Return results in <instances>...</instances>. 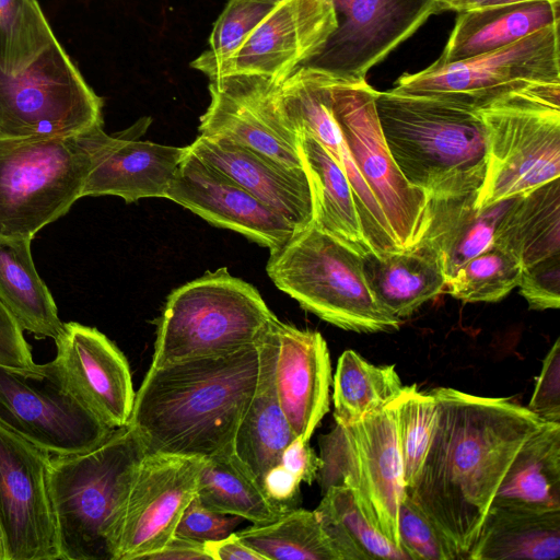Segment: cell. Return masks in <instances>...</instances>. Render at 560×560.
Instances as JSON below:
<instances>
[{
    "label": "cell",
    "mask_w": 560,
    "mask_h": 560,
    "mask_svg": "<svg viewBox=\"0 0 560 560\" xmlns=\"http://www.w3.org/2000/svg\"><path fill=\"white\" fill-rule=\"evenodd\" d=\"M436 420L423 464L406 494L467 560L515 455L545 422L505 397L451 387L431 392Z\"/></svg>",
    "instance_id": "obj_1"
},
{
    "label": "cell",
    "mask_w": 560,
    "mask_h": 560,
    "mask_svg": "<svg viewBox=\"0 0 560 560\" xmlns=\"http://www.w3.org/2000/svg\"><path fill=\"white\" fill-rule=\"evenodd\" d=\"M376 93L366 79L350 81L329 73L332 115L396 244L404 248L415 245L424 232L429 197L411 186L396 165L380 126Z\"/></svg>",
    "instance_id": "obj_11"
},
{
    "label": "cell",
    "mask_w": 560,
    "mask_h": 560,
    "mask_svg": "<svg viewBox=\"0 0 560 560\" xmlns=\"http://www.w3.org/2000/svg\"><path fill=\"white\" fill-rule=\"evenodd\" d=\"M527 1H536V0H454L446 8L445 11H463L469 9H479L487 7H495V5H506L514 4ZM552 2H560V0H548Z\"/></svg>",
    "instance_id": "obj_50"
},
{
    "label": "cell",
    "mask_w": 560,
    "mask_h": 560,
    "mask_svg": "<svg viewBox=\"0 0 560 560\" xmlns=\"http://www.w3.org/2000/svg\"><path fill=\"white\" fill-rule=\"evenodd\" d=\"M50 459L0 424V526L8 560H61Z\"/></svg>",
    "instance_id": "obj_14"
},
{
    "label": "cell",
    "mask_w": 560,
    "mask_h": 560,
    "mask_svg": "<svg viewBox=\"0 0 560 560\" xmlns=\"http://www.w3.org/2000/svg\"><path fill=\"white\" fill-rule=\"evenodd\" d=\"M102 107L56 37L21 71L0 68V140L77 135L103 124Z\"/></svg>",
    "instance_id": "obj_10"
},
{
    "label": "cell",
    "mask_w": 560,
    "mask_h": 560,
    "mask_svg": "<svg viewBox=\"0 0 560 560\" xmlns=\"http://www.w3.org/2000/svg\"><path fill=\"white\" fill-rule=\"evenodd\" d=\"M144 454L127 424L85 452L51 456L49 482L61 560H113L118 521Z\"/></svg>",
    "instance_id": "obj_4"
},
{
    "label": "cell",
    "mask_w": 560,
    "mask_h": 560,
    "mask_svg": "<svg viewBox=\"0 0 560 560\" xmlns=\"http://www.w3.org/2000/svg\"><path fill=\"white\" fill-rule=\"evenodd\" d=\"M301 483V480L282 464L271 467L261 480L266 494L284 512L298 504Z\"/></svg>",
    "instance_id": "obj_46"
},
{
    "label": "cell",
    "mask_w": 560,
    "mask_h": 560,
    "mask_svg": "<svg viewBox=\"0 0 560 560\" xmlns=\"http://www.w3.org/2000/svg\"><path fill=\"white\" fill-rule=\"evenodd\" d=\"M237 535L265 560H338L314 511L293 508Z\"/></svg>",
    "instance_id": "obj_37"
},
{
    "label": "cell",
    "mask_w": 560,
    "mask_h": 560,
    "mask_svg": "<svg viewBox=\"0 0 560 560\" xmlns=\"http://www.w3.org/2000/svg\"><path fill=\"white\" fill-rule=\"evenodd\" d=\"M491 505L560 510V423L544 422L522 445Z\"/></svg>",
    "instance_id": "obj_30"
},
{
    "label": "cell",
    "mask_w": 560,
    "mask_h": 560,
    "mask_svg": "<svg viewBox=\"0 0 560 560\" xmlns=\"http://www.w3.org/2000/svg\"><path fill=\"white\" fill-rule=\"evenodd\" d=\"M521 273L520 259L492 242L457 270L445 290L466 303L499 302L518 285Z\"/></svg>",
    "instance_id": "obj_38"
},
{
    "label": "cell",
    "mask_w": 560,
    "mask_h": 560,
    "mask_svg": "<svg viewBox=\"0 0 560 560\" xmlns=\"http://www.w3.org/2000/svg\"><path fill=\"white\" fill-rule=\"evenodd\" d=\"M210 104L199 133L248 148L289 168H305L300 135L285 116L273 81L253 74L209 79Z\"/></svg>",
    "instance_id": "obj_16"
},
{
    "label": "cell",
    "mask_w": 560,
    "mask_h": 560,
    "mask_svg": "<svg viewBox=\"0 0 560 560\" xmlns=\"http://www.w3.org/2000/svg\"><path fill=\"white\" fill-rule=\"evenodd\" d=\"M402 387L394 365H374L355 351L346 350L334 375L335 421L352 424L384 408Z\"/></svg>",
    "instance_id": "obj_36"
},
{
    "label": "cell",
    "mask_w": 560,
    "mask_h": 560,
    "mask_svg": "<svg viewBox=\"0 0 560 560\" xmlns=\"http://www.w3.org/2000/svg\"><path fill=\"white\" fill-rule=\"evenodd\" d=\"M281 1L229 0L213 24L209 48L190 67L211 77Z\"/></svg>",
    "instance_id": "obj_41"
},
{
    "label": "cell",
    "mask_w": 560,
    "mask_h": 560,
    "mask_svg": "<svg viewBox=\"0 0 560 560\" xmlns=\"http://www.w3.org/2000/svg\"><path fill=\"white\" fill-rule=\"evenodd\" d=\"M260 373L259 341L235 351L150 366L128 424L145 453L209 458L233 451Z\"/></svg>",
    "instance_id": "obj_2"
},
{
    "label": "cell",
    "mask_w": 560,
    "mask_h": 560,
    "mask_svg": "<svg viewBox=\"0 0 560 560\" xmlns=\"http://www.w3.org/2000/svg\"><path fill=\"white\" fill-rule=\"evenodd\" d=\"M362 261L374 299L399 319L445 291L446 277L439 256L422 241L409 247L368 253Z\"/></svg>",
    "instance_id": "obj_26"
},
{
    "label": "cell",
    "mask_w": 560,
    "mask_h": 560,
    "mask_svg": "<svg viewBox=\"0 0 560 560\" xmlns=\"http://www.w3.org/2000/svg\"><path fill=\"white\" fill-rule=\"evenodd\" d=\"M559 557L560 510L490 505L467 560H556Z\"/></svg>",
    "instance_id": "obj_29"
},
{
    "label": "cell",
    "mask_w": 560,
    "mask_h": 560,
    "mask_svg": "<svg viewBox=\"0 0 560 560\" xmlns=\"http://www.w3.org/2000/svg\"><path fill=\"white\" fill-rule=\"evenodd\" d=\"M203 546L210 560H265L234 532L222 539L206 541Z\"/></svg>",
    "instance_id": "obj_48"
},
{
    "label": "cell",
    "mask_w": 560,
    "mask_h": 560,
    "mask_svg": "<svg viewBox=\"0 0 560 560\" xmlns=\"http://www.w3.org/2000/svg\"><path fill=\"white\" fill-rule=\"evenodd\" d=\"M191 152L214 166L296 229L314 219V196L305 168H289L225 139L199 135Z\"/></svg>",
    "instance_id": "obj_24"
},
{
    "label": "cell",
    "mask_w": 560,
    "mask_h": 560,
    "mask_svg": "<svg viewBox=\"0 0 560 560\" xmlns=\"http://www.w3.org/2000/svg\"><path fill=\"white\" fill-rule=\"evenodd\" d=\"M322 493L349 488L365 516L399 546L397 516L406 493L393 410L388 404L352 424L335 422L319 438Z\"/></svg>",
    "instance_id": "obj_9"
},
{
    "label": "cell",
    "mask_w": 560,
    "mask_h": 560,
    "mask_svg": "<svg viewBox=\"0 0 560 560\" xmlns=\"http://www.w3.org/2000/svg\"><path fill=\"white\" fill-rule=\"evenodd\" d=\"M31 242L0 238V303L23 331L56 340L65 323L35 268Z\"/></svg>",
    "instance_id": "obj_33"
},
{
    "label": "cell",
    "mask_w": 560,
    "mask_h": 560,
    "mask_svg": "<svg viewBox=\"0 0 560 560\" xmlns=\"http://www.w3.org/2000/svg\"><path fill=\"white\" fill-rule=\"evenodd\" d=\"M337 24L331 0H282L208 79L253 74L281 84L322 51Z\"/></svg>",
    "instance_id": "obj_19"
},
{
    "label": "cell",
    "mask_w": 560,
    "mask_h": 560,
    "mask_svg": "<svg viewBox=\"0 0 560 560\" xmlns=\"http://www.w3.org/2000/svg\"><path fill=\"white\" fill-rule=\"evenodd\" d=\"M266 271L302 308L341 329L375 334L400 327L401 319L374 299L362 256L314 221L270 250Z\"/></svg>",
    "instance_id": "obj_5"
},
{
    "label": "cell",
    "mask_w": 560,
    "mask_h": 560,
    "mask_svg": "<svg viewBox=\"0 0 560 560\" xmlns=\"http://www.w3.org/2000/svg\"><path fill=\"white\" fill-rule=\"evenodd\" d=\"M165 198L183 206L212 225L237 232L275 249L298 230L190 148L178 165Z\"/></svg>",
    "instance_id": "obj_21"
},
{
    "label": "cell",
    "mask_w": 560,
    "mask_h": 560,
    "mask_svg": "<svg viewBox=\"0 0 560 560\" xmlns=\"http://www.w3.org/2000/svg\"><path fill=\"white\" fill-rule=\"evenodd\" d=\"M57 353L45 363L60 386L110 429L128 424L136 392L128 361L103 332L79 323L63 324Z\"/></svg>",
    "instance_id": "obj_18"
},
{
    "label": "cell",
    "mask_w": 560,
    "mask_h": 560,
    "mask_svg": "<svg viewBox=\"0 0 560 560\" xmlns=\"http://www.w3.org/2000/svg\"><path fill=\"white\" fill-rule=\"evenodd\" d=\"M242 521L240 516L223 514L206 506L195 495L185 509L175 535L199 542L219 540L232 534Z\"/></svg>",
    "instance_id": "obj_44"
},
{
    "label": "cell",
    "mask_w": 560,
    "mask_h": 560,
    "mask_svg": "<svg viewBox=\"0 0 560 560\" xmlns=\"http://www.w3.org/2000/svg\"><path fill=\"white\" fill-rule=\"evenodd\" d=\"M144 560H210L203 542L174 535L160 550Z\"/></svg>",
    "instance_id": "obj_49"
},
{
    "label": "cell",
    "mask_w": 560,
    "mask_h": 560,
    "mask_svg": "<svg viewBox=\"0 0 560 560\" xmlns=\"http://www.w3.org/2000/svg\"><path fill=\"white\" fill-rule=\"evenodd\" d=\"M103 124L57 138L0 140V238L33 240L82 198Z\"/></svg>",
    "instance_id": "obj_6"
},
{
    "label": "cell",
    "mask_w": 560,
    "mask_h": 560,
    "mask_svg": "<svg viewBox=\"0 0 560 560\" xmlns=\"http://www.w3.org/2000/svg\"><path fill=\"white\" fill-rule=\"evenodd\" d=\"M196 495L206 506L253 524L271 522L284 512L266 494L234 452L205 459Z\"/></svg>",
    "instance_id": "obj_35"
},
{
    "label": "cell",
    "mask_w": 560,
    "mask_h": 560,
    "mask_svg": "<svg viewBox=\"0 0 560 560\" xmlns=\"http://www.w3.org/2000/svg\"><path fill=\"white\" fill-rule=\"evenodd\" d=\"M276 319L277 317L259 340L258 384L237 427L233 443L234 454L260 486L265 474L280 464L282 452L296 438L276 394Z\"/></svg>",
    "instance_id": "obj_25"
},
{
    "label": "cell",
    "mask_w": 560,
    "mask_h": 560,
    "mask_svg": "<svg viewBox=\"0 0 560 560\" xmlns=\"http://www.w3.org/2000/svg\"><path fill=\"white\" fill-rule=\"evenodd\" d=\"M0 560H8V552L5 548L3 533L0 526Z\"/></svg>",
    "instance_id": "obj_51"
},
{
    "label": "cell",
    "mask_w": 560,
    "mask_h": 560,
    "mask_svg": "<svg viewBox=\"0 0 560 560\" xmlns=\"http://www.w3.org/2000/svg\"><path fill=\"white\" fill-rule=\"evenodd\" d=\"M559 24L490 52L405 73L390 90L444 97L479 109L512 92L560 82Z\"/></svg>",
    "instance_id": "obj_12"
},
{
    "label": "cell",
    "mask_w": 560,
    "mask_h": 560,
    "mask_svg": "<svg viewBox=\"0 0 560 560\" xmlns=\"http://www.w3.org/2000/svg\"><path fill=\"white\" fill-rule=\"evenodd\" d=\"M314 512L338 560H410L365 516L349 488H328Z\"/></svg>",
    "instance_id": "obj_34"
},
{
    "label": "cell",
    "mask_w": 560,
    "mask_h": 560,
    "mask_svg": "<svg viewBox=\"0 0 560 560\" xmlns=\"http://www.w3.org/2000/svg\"><path fill=\"white\" fill-rule=\"evenodd\" d=\"M477 112L487 137V172L477 206L560 178V82L512 92Z\"/></svg>",
    "instance_id": "obj_8"
},
{
    "label": "cell",
    "mask_w": 560,
    "mask_h": 560,
    "mask_svg": "<svg viewBox=\"0 0 560 560\" xmlns=\"http://www.w3.org/2000/svg\"><path fill=\"white\" fill-rule=\"evenodd\" d=\"M454 0H438L440 12L445 11V8Z\"/></svg>",
    "instance_id": "obj_52"
},
{
    "label": "cell",
    "mask_w": 560,
    "mask_h": 560,
    "mask_svg": "<svg viewBox=\"0 0 560 560\" xmlns=\"http://www.w3.org/2000/svg\"><path fill=\"white\" fill-rule=\"evenodd\" d=\"M521 295L535 311L557 310L560 306V255L522 268Z\"/></svg>",
    "instance_id": "obj_43"
},
{
    "label": "cell",
    "mask_w": 560,
    "mask_h": 560,
    "mask_svg": "<svg viewBox=\"0 0 560 560\" xmlns=\"http://www.w3.org/2000/svg\"><path fill=\"white\" fill-rule=\"evenodd\" d=\"M55 38L37 0H0V68L16 73Z\"/></svg>",
    "instance_id": "obj_39"
},
{
    "label": "cell",
    "mask_w": 560,
    "mask_h": 560,
    "mask_svg": "<svg viewBox=\"0 0 560 560\" xmlns=\"http://www.w3.org/2000/svg\"><path fill=\"white\" fill-rule=\"evenodd\" d=\"M388 406L393 410L406 487L415 481L429 450L435 420L436 401L417 385L404 386Z\"/></svg>",
    "instance_id": "obj_40"
},
{
    "label": "cell",
    "mask_w": 560,
    "mask_h": 560,
    "mask_svg": "<svg viewBox=\"0 0 560 560\" xmlns=\"http://www.w3.org/2000/svg\"><path fill=\"white\" fill-rule=\"evenodd\" d=\"M280 105L293 128L318 140L346 173L355 198L363 234L374 253L399 248L387 220L360 174L332 115L329 73L299 67L278 86Z\"/></svg>",
    "instance_id": "obj_20"
},
{
    "label": "cell",
    "mask_w": 560,
    "mask_h": 560,
    "mask_svg": "<svg viewBox=\"0 0 560 560\" xmlns=\"http://www.w3.org/2000/svg\"><path fill=\"white\" fill-rule=\"evenodd\" d=\"M275 318L252 284L225 267L208 271L167 296L150 366L257 343Z\"/></svg>",
    "instance_id": "obj_7"
},
{
    "label": "cell",
    "mask_w": 560,
    "mask_h": 560,
    "mask_svg": "<svg viewBox=\"0 0 560 560\" xmlns=\"http://www.w3.org/2000/svg\"><path fill=\"white\" fill-rule=\"evenodd\" d=\"M149 124L150 119L142 118L118 135L101 133L82 197L110 195L127 203L142 198H165L189 145L138 140L137 131Z\"/></svg>",
    "instance_id": "obj_22"
},
{
    "label": "cell",
    "mask_w": 560,
    "mask_h": 560,
    "mask_svg": "<svg viewBox=\"0 0 560 560\" xmlns=\"http://www.w3.org/2000/svg\"><path fill=\"white\" fill-rule=\"evenodd\" d=\"M492 242L512 252L522 268L560 255V178L514 197Z\"/></svg>",
    "instance_id": "obj_31"
},
{
    "label": "cell",
    "mask_w": 560,
    "mask_h": 560,
    "mask_svg": "<svg viewBox=\"0 0 560 560\" xmlns=\"http://www.w3.org/2000/svg\"><path fill=\"white\" fill-rule=\"evenodd\" d=\"M527 408L546 422L560 423V340L544 359L536 387Z\"/></svg>",
    "instance_id": "obj_45"
},
{
    "label": "cell",
    "mask_w": 560,
    "mask_h": 560,
    "mask_svg": "<svg viewBox=\"0 0 560 560\" xmlns=\"http://www.w3.org/2000/svg\"><path fill=\"white\" fill-rule=\"evenodd\" d=\"M387 148L413 187L429 198L478 192L487 172V137L477 112L448 98L377 91Z\"/></svg>",
    "instance_id": "obj_3"
},
{
    "label": "cell",
    "mask_w": 560,
    "mask_h": 560,
    "mask_svg": "<svg viewBox=\"0 0 560 560\" xmlns=\"http://www.w3.org/2000/svg\"><path fill=\"white\" fill-rule=\"evenodd\" d=\"M205 459L145 453L138 463L118 521L113 560H144L175 535L197 493Z\"/></svg>",
    "instance_id": "obj_15"
},
{
    "label": "cell",
    "mask_w": 560,
    "mask_h": 560,
    "mask_svg": "<svg viewBox=\"0 0 560 560\" xmlns=\"http://www.w3.org/2000/svg\"><path fill=\"white\" fill-rule=\"evenodd\" d=\"M478 192L429 198L424 232L419 241L439 256L446 282L469 259L492 243L494 228L514 198L487 207L476 205Z\"/></svg>",
    "instance_id": "obj_28"
},
{
    "label": "cell",
    "mask_w": 560,
    "mask_h": 560,
    "mask_svg": "<svg viewBox=\"0 0 560 560\" xmlns=\"http://www.w3.org/2000/svg\"><path fill=\"white\" fill-rule=\"evenodd\" d=\"M397 530L399 547L410 560H457L447 539L406 493L398 508Z\"/></svg>",
    "instance_id": "obj_42"
},
{
    "label": "cell",
    "mask_w": 560,
    "mask_h": 560,
    "mask_svg": "<svg viewBox=\"0 0 560 560\" xmlns=\"http://www.w3.org/2000/svg\"><path fill=\"white\" fill-rule=\"evenodd\" d=\"M299 143L313 189V221L361 256L373 252L363 234L353 189L346 173L314 137L301 132Z\"/></svg>",
    "instance_id": "obj_32"
},
{
    "label": "cell",
    "mask_w": 560,
    "mask_h": 560,
    "mask_svg": "<svg viewBox=\"0 0 560 560\" xmlns=\"http://www.w3.org/2000/svg\"><path fill=\"white\" fill-rule=\"evenodd\" d=\"M0 424L51 456L85 452L113 431L68 394L44 364L32 371L0 365Z\"/></svg>",
    "instance_id": "obj_13"
},
{
    "label": "cell",
    "mask_w": 560,
    "mask_h": 560,
    "mask_svg": "<svg viewBox=\"0 0 560 560\" xmlns=\"http://www.w3.org/2000/svg\"><path fill=\"white\" fill-rule=\"evenodd\" d=\"M280 464L293 472L301 482L312 485L317 479L322 460L307 441L296 436L282 452Z\"/></svg>",
    "instance_id": "obj_47"
},
{
    "label": "cell",
    "mask_w": 560,
    "mask_h": 560,
    "mask_svg": "<svg viewBox=\"0 0 560 560\" xmlns=\"http://www.w3.org/2000/svg\"><path fill=\"white\" fill-rule=\"evenodd\" d=\"M559 9L560 2L536 0L459 11L441 56L433 63L445 65L490 52L559 24Z\"/></svg>",
    "instance_id": "obj_27"
},
{
    "label": "cell",
    "mask_w": 560,
    "mask_h": 560,
    "mask_svg": "<svg viewBox=\"0 0 560 560\" xmlns=\"http://www.w3.org/2000/svg\"><path fill=\"white\" fill-rule=\"evenodd\" d=\"M277 339L275 387L292 431L310 442L329 410L331 366L327 343L318 331L273 323Z\"/></svg>",
    "instance_id": "obj_23"
},
{
    "label": "cell",
    "mask_w": 560,
    "mask_h": 560,
    "mask_svg": "<svg viewBox=\"0 0 560 560\" xmlns=\"http://www.w3.org/2000/svg\"><path fill=\"white\" fill-rule=\"evenodd\" d=\"M337 27L308 66L359 81L433 14L438 0H331Z\"/></svg>",
    "instance_id": "obj_17"
}]
</instances>
